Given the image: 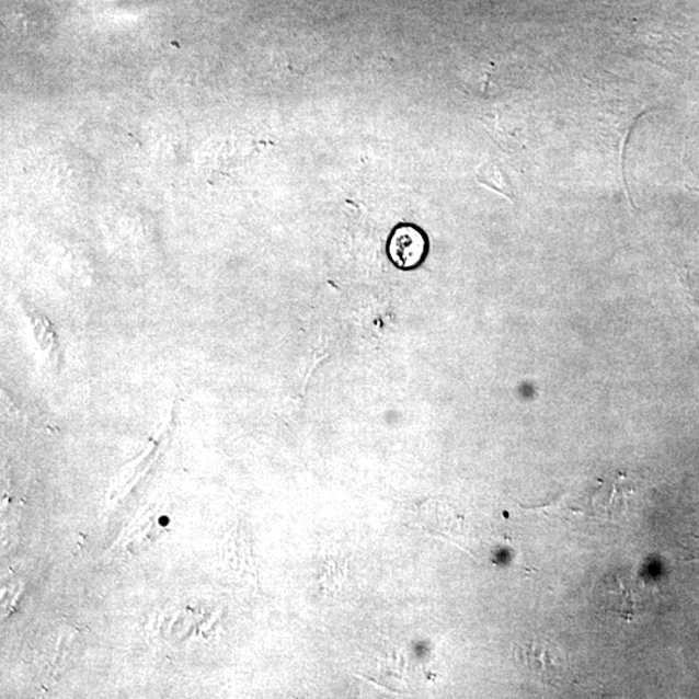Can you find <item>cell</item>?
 I'll return each instance as SVG.
<instances>
[{
  "instance_id": "277c9868",
  "label": "cell",
  "mask_w": 699,
  "mask_h": 699,
  "mask_svg": "<svg viewBox=\"0 0 699 699\" xmlns=\"http://www.w3.org/2000/svg\"><path fill=\"white\" fill-rule=\"evenodd\" d=\"M688 290V297H689V308L691 310V312H694V316L696 318V323L698 326V331H699V302L697 301L696 297L694 294H691V291L689 289Z\"/></svg>"
},
{
  "instance_id": "6da1fadb",
  "label": "cell",
  "mask_w": 699,
  "mask_h": 699,
  "mask_svg": "<svg viewBox=\"0 0 699 699\" xmlns=\"http://www.w3.org/2000/svg\"><path fill=\"white\" fill-rule=\"evenodd\" d=\"M517 666L532 679L559 688L566 681L568 663L561 649L541 637L526 639L513 646Z\"/></svg>"
},
{
  "instance_id": "3957f363",
  "label": "cell",
  "mask_w": 699,
  "mask_h": 699,
  "mask_svg": "<svg viewBox=\"0 0 699 699\" xmlns=\"http://www.w3.org/2000/svg\"><path fill=\"white\" fill-rule=\"evenodd\" d=\"M427 251L429 248L425 233L415 226H399L389 239V260L403 271L416 270L423 265Z\"/></svg>"
},
{
  "instance_id": "7a4b0ae2",
  "label": "cell",
  "mask_w": 699,
  "mask_h": 699,
  "mask_svg": "<svg viewBox=\"0 0 699 699\" xmlns=\"http://www.w3.org/2000/svg\"><path fill=\"white\" fill-rule=\"evenodd\" d=\"M600 591L603 608L627 622L643 617L648 610L643 584L631 574L617 573L605 577Z\"/></svg>"
}]
</instances>
